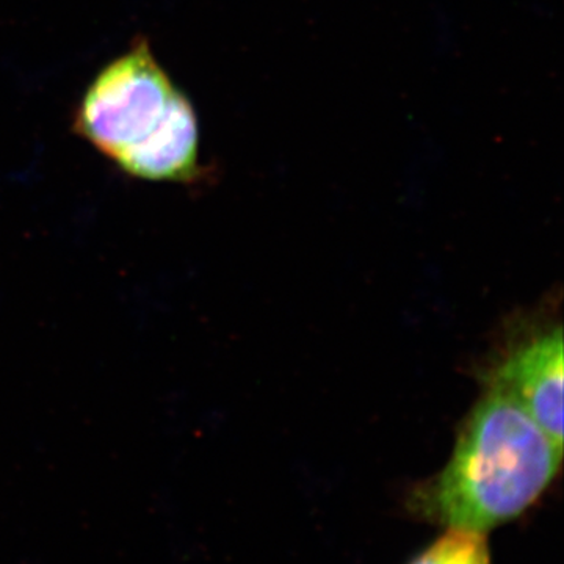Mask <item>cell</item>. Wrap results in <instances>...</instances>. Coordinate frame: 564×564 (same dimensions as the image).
I'll use <instances>...</instances> for the list:
<instances>
[{
	"label": "cell",
	"mask_w": 564,
	"mask_h": 564,
	"mask_svg": "<svg viewBox=\"0 0 564 564\" xmlns=\"http://www.w3.org/2000/svg\"><path fill=\"white\" fill-rule=\"evenodd\" d=\"M563 329L541 333L505 356L489 377L563 445Z\"/></svg>",
	"instance_id": "3"
},
{
	"label": "cell",
	"mask_w": 564,
	"mask_h": 564,
	"mask_svg": "<svg viewBox=\"0 0 564 564\" xmlns=\"http://www.w3.org/2000/svg\"><path fill=\"white\" fill-rule=\"evenodd\" d=\"M182 95L150 41L137 39L88 85L73 126L77 135L120 169L161 128Z\"/></svg>",
	"instance_id": "2"
},
{
	"label": "cell",
	"mask_w": 564,
	"mask_h": 564,
	"mask_svg": "<svg viewBox=\"0 0 564 564\" xmlns=\"http://www.w3.org/2000/svg\"><path fill=\"white\" fill-rule=\"evenodd\" d=\"M558 445L513 397L497 386L467 415L440 474L408 492L415 519L488 533L525 514L554 484Z\"/></svg>",
	"instance_id": "1"
},
{
	"label": "cell",
	"mask_w": 564,
	"mask_h": 564,
	"mask_svg": "<svg viewBox=\"0 0 564 564\" xmlns=\"http://www.w3.org/2000/svg\"><path fill=\"white\" fill-rule=\"evenodd\" d=\"M408 564H492L486 533L447 529Z\"/></svg>",
	"instance_id": "4"
}]
</instances>
